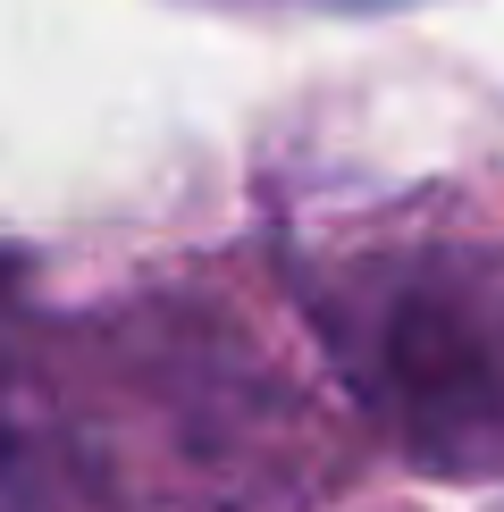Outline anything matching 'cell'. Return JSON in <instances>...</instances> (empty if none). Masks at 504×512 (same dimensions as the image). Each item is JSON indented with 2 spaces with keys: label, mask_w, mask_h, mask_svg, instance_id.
Instances as JSON below:
<instances>
[{
  "label": "cell",
  "mask_w": 504,
  "mask_h": 512,
  "mask_svg": "<svg viewBox=\"0 0 504 512\" xmlns=\"http://www.w3.org/2000/svg\"><path fill=\"white\" fill-rule=\"evenodd\" d=\"M345 387L412 462L504 479V244H378L311 286Z\"/></svg>",
  "instance_id": "cell-1"
}]
</instances>
